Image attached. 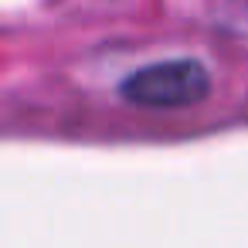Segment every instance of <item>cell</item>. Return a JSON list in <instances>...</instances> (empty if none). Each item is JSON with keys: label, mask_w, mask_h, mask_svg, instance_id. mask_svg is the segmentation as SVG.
Masks as SVG:
<instances>
[{"label": "cell", "mask_w": 248, "mask_h": 248, "mask_svg": "<svg viewBox=\"0 0 248 248\" xmlns=\"http://www.w3.org/2000/svg\"><path fill=\"white\" fill-rule=\"evenodd\" d=\"M119 95L140 109H187L211 95V72L197 58L153 62L119 82Z\"/></svg>", "instance_id": "1"}]
</instances>
